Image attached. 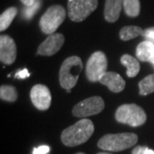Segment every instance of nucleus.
<instances>
[{
  "label": "nucleus",
  "mask_w": 154,
  "mask_h": 154,
  "mask_svg": "<svg viewBox=\"0 0 154 154\" xmlns=\"http://www.w3.org/2000/svg\"><path fill=\"white\" fill-rule=\"evenodd\" d=\"M49 151L50 147L48 146H40L38 148L33 149V154H47Z\"/></svg>",
  "instance_id": "4be33fe9"
},
{
  "label": "nucleus",
  "mask_w": 154,
  "mask_h": 154,
  "mask_svg": "<svg viewBox=\"0 0 154 154\" xmlns=\"http://www.w3.org/2000/svg\"><path fill=\"white\" fill-rule=\"evenodd\" d=\"M151 63H152L153 64V66H154V51H153V53H152V57H151V59H150V61H149Z\"/></svg>",
  "instance_id": "bb28decb"
},
{
  "label": "nucleus",
  "mask_w": 154,
  "mask_h": 154,
  "mask_svg": "<svg viewBox=\"0 0 154 154\" xmlns=\"http://www.w3.org/2000/svg\"><path fill=\"white\" fill-rule=\"evenodd\" d=\"M142 36H144L146 38L149 39H154V27L146 28L143 31Z\"/></svg>",
  "instance_id": "5701e85b"
},
{
  "label": "nucleus",
  "mask_w": 154,
  "mask_h": 154,
  "mask_svg": "<svg viewBox=\"0 0 154 154\" xmlns=\"http://www.w3.org/2000/svg\"><path fill=\"white\" fill-rule=\"evenodd\" d=\"M124 11L128 17H136L140 12V0H122Z\"/></svg>",
  "instance_id": "a211bd4d"
},
{
  "label": "nucleus",
  "mask_w": 154,
  "mask_h": 154,
  "mask_svg": "<svg viewBox=\"0 0 154 154\" xmlns=\"http://www.w3.org/2000/svg\"><path fill=\"white\" fill-rule=\"evenodd\" d=\"M137 141V134L134 133L109 134L99 140L98 146L105 151L121 152L134 146Z\"/></svg>",
  "instance_id": "f03ea898"
},
{
  "label": "nucleus",
  "mask_w": 154,
  "mask_h": 154,
  "mask_svg": "<svg viewBox=\"0 0 154 154\" xmlns=\"http://www.w3.org/2000/svg\"><path fill=\"white\" fill-rule=\"evenodd\" d=\"M41 5V0H35L34 4L31 6H25V9H23V16L26 19H31L33 15L38 11Z\"/></svg>",
  "instance_id": "412c9836"
},
{
  "label": "nucleus",
  "mask_w": 154,
  "mask_h": 154,
  "mask_svg": "<svg viewBox=\"0 0 154 154\" xmlns=\"http://www.w3.org/2000/svg\"><path fill=\"white\" fill-rule=\"evenodd\" d=\"M17 15V7H10L0 16V31L3 32L10 27L12 21Z\"/></svg>",
  "instance_id": "dca6fc26"
},
{
  "label": "nucleus",
  "mask_w": 154,
  "mask_h": 154,
  "mask_svg": "<svg viewBox=\"0 0 154 154\" xmlns=\"http://www.w3.org/2000/svg\"><path fill=\"white\" fill-rule=\"evenodd\" d=\"M143 29L138 26H125L122 28L119 33L120 38L123 41H128L142 35Z\"/></svg>",
  "instance_id": "f3484780"
},
{
  "label": "nucleus",
  "mask_w": 154,
  "mask_h": 154,
  "mask_svg": "<svg viewBox=\"0 0 154 154\" xmlns=\"http://www.w3.org/2000/svg\"><path fill=\"white\" fill-rule=\"evenodd\" d=\"M29 76V72L28 71L27 69H21V70H18L16 74L15 77L16 78H18V79H25L27 77Z\"/></svg>",
  "instance_id": "393cba45"
},
{
  "label": "nucleus",
  "mask_w": 154,
  "mask_h": 154,
  "mask_svg": "<svg viewBox=\"0 0 154 154\" xmlns=\"http://www.w3.org/2000/svg\"><path fill=\"white\" fill-rule=\"evenodd\" d=\"M66 11L62 5L49 7L39 20V28L45 34H52L65 20Z\"/></svg>",
  "instance_id": "39448f33"
},
{
  "label": "nucleus",
  "mask_w": 154,
  "mask_h": 154,
  "mask_svg": "<svg viewBox=\"0 0 154 154\" xmlns=\"http://www.w3.org/2000/svg\"><path fill=\"white\" fill-rule=\"evenodd\" d=\"M17 58V45L11 36H0V60L5 64H12Z\"/></svg>",
  "instance_id": "9b49d317"
},
{
  "label": "nucleus",
  "mask_w": 154,
  "mask_h": 154,
  "mask_svg": "<svg viewBox=\"0 0 154 154\" xmlns=\"http://www.w3.org/2000/svg\"><path fill=\"white\" fill-rule=\"evenodd\" d=\"M105 108V102L101 97L94 96L79 102L73 108V115L79 118L99 114Z\"/></svg>",
  "instance_id": "6e6552de"
},
{
  "label": "nucleus",
  "mask_w": 154,
  "mask_h": 154,
  "mask_svg": "<svg viewBox=\"0 0 154 154\" xmlns=\"http://www.w3.org/2000/svg\"><path fill=\"white\" fill-rule=\"evenodd\" d=\"M140 94L146 96L154 92V74L149 75L139 82Z\"/></svg>",
  "instance_id": "6ab92c4d"
},
{
  "label": "nucleus",
  "mask_w": 154,
  "mask_h": 154,
  "mask_svg": "<svg viewBox=\"0 0 154 154\" xmlns=\"http://www.w3.org/2000/svg\"><path fill=\"white\" fill-rule=\"evenodd\" d=\"M21 2L25 6H31L34 4L35 0H21Z\"/></svg>",
  "instance_id": "a878e982"
},
{
  "label": "nucleus",
  "mask_w": 154,
  "mask_h": 154,
  "mask_svg": "<svg viewBox=\"0 0 154 154\" xmlns=\"http://www.w3.org/2000/svg\"><path fill=\"white\" fill-rule=\"evenodd\" d=\"M97 7L98 0H68V15L73 22H82Z\"/></svg>",
  "instance_id": "423d86ee"
},
{
  "label": "nucleus",
  "mask_w": 154,
  "mask_h": 154,
  "mask_svg": "<svg viewBox=\"0 0 154 154\" xmlns=\"http://www.w3.org/2000/svg\"><path fill=\"white\" fill-rule=\"evenodd\" d=\"M94 132V125L93 122L89 119L82 118L62 132L61 140L66 146H76L88 141Z\"/></svg>",
  "instance_id": "f257e3e1"
},
{
  "label": "nucleus",
  "mask_w": 154,
  "mask_h": 154,
  "mask_svg": "<svg viewBox=\"0 0 154 154\" xmlns=\"http://www.w3.org/2000/svg\"><path fill=\"white\" fill-rule=\"evenodd\" d=\"M122 0H105V19L108 22H115L118 20L121 14Z\"/></svg>",
  "instance_id": "ddd939ff"
},
{
  "label": "nucleus",
  "mask_w": 154,
  "mask_h": 154,
  "mask_svg": "<svg viewBox=\"0 0 154 154\" xmlns=\"http://www.w3.org/2000/svg\"><path fill=\"white\" fill-rule=\"evenodd\" d=\"M154 51V45L147 39L138 45L136 48V57L141 62H149Z\"/></svg>",
  "instance_id": "4468645a"
},
{
  "label": "nucleus",
  "mask_w": 154,
  "mask_h": 154,
  "mask_svg": "<svg viewBox=\"0 0 154 154\" xmlns=\"http://www.w3.org/2000/svg\"><path fill=\"white\" fill-rule=\"evenodd\" d=\"M148 147L146 146H137L134 148L133 149L132 154H146V152L148 150Z\"/></svg>",
  "instance_id": "b1692460"
},
{
  "label": "nucleus",
  "mask_w": 154,
  "mask_h": 154,
  "mask_svg": "<svg viewBox=\"0 0 154 154\" xmlns=\"http://www.w3.org/2000/svg\"><path fill=\"white\" fill-rule=\"evenodd\" d=\"M30 98L33 105L38 110H48L51 104V94L49 88L45 85L33 86L30 92Z\"/></svg>",
  "instance_id": "1a4fd4ad"
},
{
  "label": "nucleus",
  "mask_w": 154,
  "mask_h": 154,
  "mask_svg": "<svg viewBox=\"0 0 154 154\" xmlns=\"http://www.w3.org/2000/svg\"><path fill=\"white\" fill-rule=\"evenodd\" d=\"M83 68L82 61L77 56H72L63 61L59 71L61 87L66 90H71L76 85L80 73Z\"/></svg>",
  "instance_id": "7ed1b4c3"
},
{
  "label": "nucleus",
  "mask_w": 154,
  "mask_h": 154,
  "mask_svg": "<svg viewBox=\"0 0 154 154\" xmlns=\"http://www.w3.org/2000/svg\"><path fill=\"white\" fill-rule=\"evenodd\" d=\"M64 36L62 33L50 34L38 46L37 54L40 56H53L61 49L64 43Z\"/></svg>",
  "instance_id": "9d476101"
},
{
  "label": "nucleus",
  "mask_w": 154,
  "mask_h": 154,
  "mask_svg": "<svg viewBox=\"0 0 154 154\" xmlns=\"http://www.w3.org/2000/svg\"><path fill=\"white\" fill-rule=\"evenodd\" d=\"M146 39H147V40H149V41H151V42H152V43L154 45V39H149V38H146Z\"/></svg>",
  "instance_id": "c85d7f7f"
},
{
  "label": "nucleus",
  "mask_w": 154,
  "mask_h": 154,
  "mask_svg": "<svg viewBox=\"0 0 154 154\" xmlns=\"http://www.w3.org/2000/svg\"><path fill=\"white\" fill-rule=\"evenodd\" d=\"M121 63L127 68V75L128 77H135L140 72V63L132 56L128 54L122 56L121 57Z\"/></svg>",
  "instance_id": "2eb2a0df"
},
{
  "label": "nucleus",
  "mask_w": 154,
  "mask_h": 154,
  "mask_svg": "<svg viewBox=\"0 0 154 154\" xmlns=\"http://www.w3.org/2000/svg\"><path fill=\"white\" fill-rule=\"evenodd\" d=\"M107 58L104 52L96 51L93 53L88 60L86 65V75L89 82H97L106 73Z\"/></svg>",
  "instance_id": "0eeeda50"
},
{
  "label": "nucleus",
  "mask_w": 154,
  "mask_h": 154,
  "mask_svg": "<svg viewBox=\"0 0 154 154\" xmlns=\"http://www.w3.org/2000/svg\"><path fill=\"white\" fill-rule=\"evenodd\" d=\"M98 154H110V153H108V152H99Z\"/></svg>",
  "instance_id": "c756f323"
},
{
  "label": "nucleus",
  "mask_w": 154,
  "mask_h": 154,
  "mask_svg": "<svg viewBox=\"0 0 154 154\" xmlns=\"http://www.w3.org/2000/svg\"><path fill=\"white\" fill-rule=\"evenodd\" d=\"M0 98L8 102H15L17 99V92L13 86L3 85L0 88Z\"/></svg>",
  "instance_id": "aec40b11"
},
{
  "label": "nucleus",
  "mask_w": 154,
  "mask_h": 154,
  "mask_svg": "<svg viewBox=\"0 0 154 154\" xmlns=\"http://www.w3.org/2000/svg\"><path fill=\"white\" fill-rule=\"evenodd\" d=\"M75 154H86V153H84V152H77V153Z\"/></svg>",
  "instance_id": "7c9ffc66"
},
{
  "label": "nucleus",
  "mask_w": 154,
  "mask_h": 154,
  "mask_svg": "<svg viewBox=\"0 0 154 154\" xmlns=\"http://www.w3.org/2000/svg\"><path fill=\"white\" fill-rule=\"evenodd\" d=\"M99 82L106 86L113 93H120L125 88V81L116 72H106L100 78Z\"/></svg>",
  "instance_id": "f8f14e48"
},
{
  "label": "nucleus",
  "mask_w": 154,
  "mask_h": 154,
  "mask_svg": "<svg viewBox=\"0 0 154 154\" xmlns=\"http://www.w3.org/2000/svg\"><path fill=\"white\" fill-rule=\"evenodd\" d=\"M115 118L120 123L131 127L143 125L146 121V115L144 110L135 104H125L117 108Z\"/></svg>",
  "instance_id": "20e7f679"
},
{
  "label": "nucleus",
  "mask_w": 154,
  "mask_h": 154,
  "mask_svg": "<svg viewBox=\"0 0 154 154\" xmlns=\"http://www.w3.org/2000/svg\"><path fill=\"white\" fill-rule=\"evenodd\" d=\"M146 154H154V151L151 150V149H148L147 152H146Z\"/></svg>",
  "instance_id": "cd10ccee"
}]
</instances>
